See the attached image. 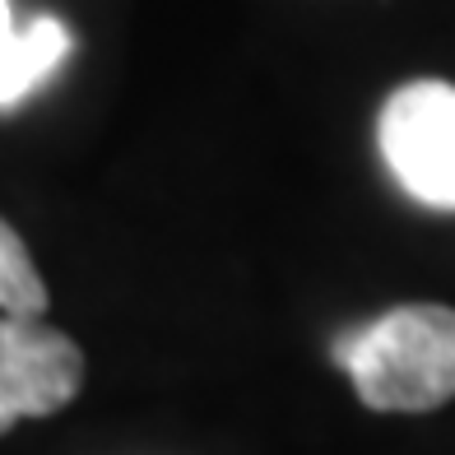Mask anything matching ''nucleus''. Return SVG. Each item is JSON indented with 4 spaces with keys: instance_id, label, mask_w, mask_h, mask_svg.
I'll use <instances>...</instances> for the list:
<instances>
[{
    "instance_id": "1",
    "label": "nucleus",
    "mask_w": 455,
    "mask_h": 455,
    "mask_svg": "<svg viewBox=\"0 0 455 455\" xmlns=\"http://www.w3.org/2000/svg\"><path fill=\"white\" fill-rule=\"evenodd\" d=\"M330 363L381 413H427L455 400V307L409 302L335 335Z\"/></svg>"
},
{
    "instance_id": "2",
    "label": "nucleus",
    "mask_w": 455,
    "mask_h": 455,
    "mask_svg": "<svg viewBox=\"0 0 455 455\" xmlns=\"http://www.w3.org/2000/svg\"><path fill=\"white\" fill-rule=\"evenodd\" d=\"M377 144L409 200L455 214V84H400L377 116Z\"/></svg>"
},
{
    "instance_id": "3",
    "label": "nucleus",
    "mask_w": 455,
    "mask_h": 455,
    "mask_svg": "<svg viewBox=\"0 0 455 455\" xmlns=\"http://www.w3.org/2000/svg\"><path fill=\"white\" fill-rule=\"evenodd\" d=\"M84 386L79 344L37 316L0 321V437L19 419H47Z\"/></svg>"
},
{
    "instance_id": "4",
    "label": "nucleus",
    "mask_w": 455,
    "mask_h": 455,
    "mask_svg": "<svg viewBox=\"0 0 455 455\" xmlns=\"http://www.w3.org/2000/svg\"><path fill=\"white\" fill-rule=\"evenodd\" d=\"M70 28L56 14H37L28 28L14 24L10 0H0V108L24 102L70 56Z\"/></svg>"
},
{
    "instance_id": "5",
    "label": "nucleus",
    "mask_w": 455,
    "mask_h": 455,
    "mask_svg": "<svg viewBox=\"0 0 455 455\" xmlns=\"http://www.w3.org/2000/svg\"><path fill=\"white\" fill-rule=\"evenodd\" d=\"M0 312L5 316H43L47 312V283L37 275L24 237L0 219Z\"/></svg>"
}]
</instances>
